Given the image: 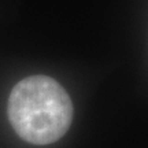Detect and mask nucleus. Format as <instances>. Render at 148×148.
I'll use <instances>...</instances> for the list:
<instances>
[{
  "mask_svg": "<svg viewBox=\"0 0 148 148\" xmlns=\"http://www.w3.org/2000/svg\"><path fill=\"white\" fill-rule=\"evenodd\" d=\"M8 119L25 141L45 145L58 141L69 130L73 121V103L53 78L30 75L11 90Z\"/></svg>",
  "mask_w": 148,
  "mask_h": 148,
  "instance_id": "1",
  "label": "nucleus"
}]
</instances>
